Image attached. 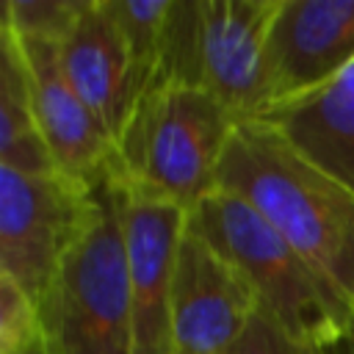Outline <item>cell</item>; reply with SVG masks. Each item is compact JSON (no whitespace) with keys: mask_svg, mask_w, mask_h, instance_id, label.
Returning <instances> with one entry per match:
<instances>
[{"mask_svg":"<svg viewBox=\"0 0 354 354\" xmlns=\"http://www.w3.org/2000/svg\"><path fill=\"white\" fill-rule=\"evenodd\" d=\"M218 188L252 205L354 304V191L254 119L235 124Z\"/></svg>","mask_w":354,"mask_h":354,"instance_id":"6da1fadb","label":"cell"},{"mask_svg":"<svg viewBox=\"0 0 354 354\" xmlns=\"http://www.w3.org/2000/svg\"><path fill=\"white\" fill-rule=\"evenodd\" d=\"M188 227L241 268L260 310L288 337L315 351L340 337L354 304L241 196L216 188L188 213Z\"/></svg>","mask_w":354,"mask_h":354,"instance_id":"7a4b0ae2","label":"cell"},{"mask_svg":"<svg viewBox=\"0 0 354 354\" xmlns=\"http://www.w3.org/2000/svg\"><path fill=\"white\" fill-rule=\"evenodd\" d=\"M235 124L238 119L199 86H149L116 141L113 180L191 213L218 188Z\"/></svg>","mask_w":354,"mask_h":354,"instance_id":"3957f363","label":"cell"},{"mask_svg":"<svg viewBox=\"0 0 354 354\" xmlns=\"http://www.w3.org/2000/svg\"><path fill=\"white\" fill-rule=\"evenodd\" d=\"M39 310L50 354H136L124 235L111 180L94 188L88 218Z\"/></svg>","mask_w":354,"mask_h":354,"instance_id":"277c9868","label":"cell"},{"mask_svg":"<svg viewBox=\"0 0 354 354\" xmlns=\"http://www.w3.org/2000/svg\"><path fill=\"white\" fill-rule=\"evenodd\" d=\"M91 188L66 174H22L0 166V274L39 307L80 235Z\"/></svg>","mask_w":354,"mask_h":354,"instance_id":"5b68a950","label":"cell"},{"mask_svg":"<svg viewBox=\"0 0 354 354\" xmlns=\"http://www.w3.org/2000/svg\"><path fill=\"white\" fill-rule=\"evenodd\" d=\"M119 207L136 354H174L171 282L188 210L113 180Z\"/></svg>","mask_w":354,"mask_h":354,"instance_id":"8992f818","label":"cell"},{"mask_svg":"<svg viewBox=\"0 0 354 354\" xmlns=\"http://www.w3.org/2000/svg\"><path fill=\"white\" fill-rule=\"evenodd\" d=\"M260 299L241 268L185 227L171 282L174 354H232Z\"/></svg>","mask_w":354,"mask_h":354,"instance_id":"52a82bcc","label":"cell"},{"mask_svg":"<svg viewBox=\"0 0 354 354\" xmlns=\"http://www.w3.org/2000/svg\"><path fill=\"white\" fill-rule=\"evenodd\" d=\"M282 0H199V88L238 122L268 105V39Z\"/></svg>","mask_w":354,"mask_h":354,"instance_id":"ba28073f","label":"cell"},{"mask_svg":"<svg viewBox=\"0 0 354 354\" xmlns=\"http://www.w3.org/2000/svg\"><path fill=\"white\" fill-rule=\"evenodd\" d=\"M348 64H354V0H282L268 39L266 111L315 91Z\"/></svg>","mask_w":354,"mask_h":354,"instance_id":"9c48e42d","label":"cell"},{"mask_svg":"<svg viewBox=\"0 0 354 354\" xmlns=\"http://www.w3.org/2000/svg\"><path fill=\"white\" fill-rule=\"evenodd\" d=\"M19 44L30 69L36 122L58 171L94 191L116 174V141L66 80L58 44L33 39H19Z\"/></svg>","mask_w":354,"mask_h":354,"instance_id":"30bf717a","label":"cell"},{"mask_svg":"<svg viewBox=\"0 0 354 354\" xmlns=\"http://www.w3.org/2000/svg\"><path fill=\"white\" fill-rule=\"evenodd\" d=\"M58 61L77 97L100 119L108 136L119 141L141 91L124 39L105 0H86L72 30L58 44Z\"/></svg>","mask_w":354,"mask_h":354,"instance_id":"8fae6325","label":"cell"},{"mask_svg":"<svg viewBox=\"0 0 354 354\" xmlns=\"http://www.w3.org/2000/svg\"><path fill=\"white\" fill-rule=\"evenodd\" d=\"M254 122L277 130L310 163L354 191V64L315 91L268 108Z\"/></svg>","mask_w":354,"mask_h":354,"instance_id":"7c38bea8","label":"cell"},{"mask_svg":"<svg viewBox=\"0 0 354 354\" xmlns=\"http://www.w3.org/2000/svg\"><path fill=\"white\" fill-rule=\"evenodd\" d=\"M0 166L22 174H58L36 122L22 44L6 25H0Z\"/></svg>","mask_w":354,"mask_h":354,"instance_id":"4fadbf2b","label":"cell"},{"mask_svg":"<svg viewBox=\"0 0 354 354\" xmlns=\"http://www.w3.org/2000/svg\"><path fill=\"white\" fill-rule=\"evenodd\" d=\"M105 6L124 39L138 91L144 97L160 66L166 25L174 0H105Z\"/></svg>","mask_w":354,"mask_h":354,"instance_id":"5bb4252c","label":"cell"},{"mask_svg":"<svg viewBox=\"0 0 354 354\" xmlns=\"http://www.w3.org/2000/svg\"><path fill=\"white\" fill-rule=\"evenodd\" d=\"M86 0H6L3 22L19 39L61 44L80 17Z\"/></svg>","mask_w":354,"mask_h":354,"instance_id":"9a60e30c","label":"cell"},{"mask_svg":"<svg viewBox=\"0 0 354 354\" xmlns=\"http://www.w3.org/2000/svg\"><path fill=\"white\" fill-rule=\"evenodd\" d=\"M44 337L39 304L0 274V354H25Z\"/></svg>","mask_w":354,"mask_h":354,"instance_id":"2e32d148","label":"cell"},{"mask_svg":"<svg viewBox=\"0 0 354 354\" xmlns=\"http://www.w3.org/2000/svg\"><path fill=\"white\" fill-rule=\"evenodd\" d=\"M232 354H321V351L288 337L263 310H257L243 337L232 348Z\"/></svg>","mask_w":354,"mask_h":354,"instance_id":"e0dca14e","label":"cell"},{"mask_svg":"<svg viewBox=\"0 0 354 354\" xmlns=\"http://www.w3.org/2000/svg\"><path fill=\"white\" fill-rule=\"evenodd\" d=\"M321 354H354V310H351V315H348V321H346L340 337H337L329 348H324Z\"/></svg>","mask_w":354,"mask_h":354,"instance_id":"ac0fdd59","label":"cell"},{"mask_svg":"<svg viewBox=\"0 0 354 354\" xmlns=\"http://www.w3.org/2000/svg\"><path fill=\"white\" fill-rule=\"evenodd\" d=\"M25 354H50V348H47V340L41 337V340H39V343H36L30 351H25Z\"/></svg>","mask_w":354,"mask_h":354,"instance_id":"d6986e66","label":"cell"}]
</instances>
